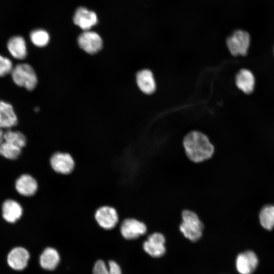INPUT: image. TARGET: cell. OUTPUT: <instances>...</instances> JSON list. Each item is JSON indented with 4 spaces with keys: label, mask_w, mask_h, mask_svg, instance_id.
I'll list each match as a JSON object with an SVG mask.
<instances>
[{
    "label": "cell",
    "mask_w": 274,
    "mask_h": 274,
    "mask_svg": "<svg viewBox=\"0 0 274 274\" xmlns=\"http://www.w3.org/2000/svg\"><path fill=\"white\" fill-rule=\"evenodd\" d=\"M185 154L190 161L195 163L209 160L215 154V147L209 139L203 133L192 131L183 139Z\"/></svg>",
    "instance_id": "obj_1"
},
{
    "label": "cell",
    "mask_w": 274,
    "mask_h": 274,
    "mask_svg": "<svg viewBox=\"0 0 274 274\" xmlns=\"http://www.w3.org/2000/svg\"><path fill=\"white\" fill-rule=\"evenodd\" d=\"M179 230L186 239L193 243L200 239L203 234L204 224L195 211L185 209L181 213Z\"/></svg>",
    "instance_id": "obj_2"
},
{
    "label": "cell",
    "mask_w": 274,
    "mask_h": 274,
    "mask_svg": "<svg viewBox=\"0 0 274 274\" xmlns=\"http://www.w3.org/2000/svg\"><path fill=\"white\" fill-rule=\"evenodd\" d=\"M122 237L127 241L136 240L146 235L148 228L145 222L135 218H126L119 222Z\"/></svg>",
    "instance_id": "obj_3"
},
{
    "label": "cell",
    "mask_w": 274,
    "mask_h": 274,
    "mask_svg": "<svg viewBox=\"0 0 274 274\" xmlns=\"http://www.w3.org/2000/svg\"><path fill=\"white\" fill-rule=\"evenodd\" d=\"M11 74L14 83L28 90L34 89L37 84L38 80L36 73L28 64L21 63L16 65L13 68Z\"/></svg>",
    "instance_id": "obj_4"
},
{
    "label": "cell",
    "mask_w": 274,
    "mask_h": 274,
    "mask_svg": "<svg viewBox=\"0 0 274 274\" xmlns=\"http://www.w3.org/2000/svg\"><path fill=\"white\" fill-rule=\"evenodd\" d=\"M166 239L165 235L159 231H154L146 234L142 245L143 249L151 257H161L166 252Z\"/></svg>",
    "instance_id": "obj_5"
},
{
    "label": "cell",
    "mask_w": 274,
    "mask_h": 274,
    "mask_svg": "<svg viewBox=\"0 0 274 274\" xmlns=\"http://www.w3.org/2000/svg\"><path fill=\"white\" fill-rule=\"evenodd\" d=\"M249 33L244 30L234 31L227 39V46L230 53L233 56H245L250 45Z\"/></svg>",
    "instance_id": "obj_6"
},
{
    "label": "cell",
    "mask_w": 274,
    "mask_h": 274,
    "mask_svg": "<svg viewBox=\"0 0 274 274\" xmlns=\"http://www.w3.org/2000/svg\"><path fill=\"white\" fill-rule=\"evenodd\" d=\"M49 164L52 169L62 175L71 174L75 167V161L69 153L56 151L49 158Z\"/></svg>",
    "instance_id": "obj_7"
},
{
    "label": "cell",
    "mask_w": 274,
    "mask_h": 274,
    "mask_svg": "<svg viewBox=\"0 0 274 274\" xmlns=\"http://www.w3.org/2000/svg\"><path fill=\"white\" fill-rule=\"evenodd\" d=\"M94 218L98 226L106 230L114 229L119 223L117 210L109 205L98 207L94 212Z\"/></svg>",
    "instance_id": "obj_8"
},
{
    "label": "cell",
    "mask_w": 274,
    "mask_h": 274,
    "mask_svg": "<svg viewBox=\"0 0 274 274\" xmlns=\"http://www.w3.org/2000/svg\"><path fill=\"white\" fill-rule=\"evenodd\" d=\"M235 264L240 274H251L258 265V259L254 252L248 250L237 255Z\"/></svg>",
    "instance_id": "obj_9"
},
{
    "label": "cell",
    "mask_w": 274,
    "mask_h": 274,
    "mask_svg": "<svg viewBox=\"0 0 274 274\" xmlns=\"http://www.w3.org/2000/svg\"><path fill=\"white\" fill-rule=\"evenodd\" d=\"M81 49L89 54L98 52L101 48L102 41L98 33L93 31H85L81 33L78 39Z\"/></svg>",
    "instance_id": "obj_10"
},
{
    "label": "cell",
    "mask_w": 274,
    "mask_h": 274,
    "mask_svg": "<svg viewBox=\"0 0 274 274\" xmlns=\"http://www.w3.org/2000/svg\"><path fill=\"white\" fill-rule=\"evenodd\" d=\"M29 258V254L25 248L16 247L8 254L7 262L11 268L20 270L26 267Z\"/></svg>",
    "instance_id": "obj_11"
},
{
    "label": "cell",
    "mask_w": 274,
    "mask_h": 274,
    "mask_svg": "<svg viewBox=\"0 0 274 274\" xmlns=\"http://www.w3.org/2000/svg\"><path fill=\"white\" fill-rule=\"evenodd\" d=\"M74 22L82 29L88 30L97 23V17L95 12L80 7L76 11Z\"/></svg>",
    "instance_id": "obj_12"
},
{
    "label": "cell",
    "mask_w": 274,
    "mask_h": 274,
    "mask_svg": "<svg viewBox=\"0 0 274 274\" xmlns=\"http://www.w3.org/2000/svg\"><path fill=\"white\" fill-rule=\"evenodd\" d=\"M235 84L237 88L246 94L251 93L255 84V77L253 73L249 70H241L235 77Z\"/></svg>",
    "instance_id": "obj_13"
},
{
    "label": "cell",
    "mask_w": 274,
    "mask_h": 274,
    "mask_svg": "<svg viewBox=\"0 0 274 274\" xmlns=\"http://www.w3.org/2000/svg\"><path fill=\"white\" fill-rule=\"evenodd\" d=\"M15 188L19 194L24 196H31L37 192L38 184L37 181L32 177L24 174L17 179Z\"/></svg>",
    "instance_id": "obj_14"
},
{
    "label": "cell",
    "mask_w": 274,
    "mask_h": 274,
    "mask_svg": "<svg viewBox=\"0 0 274 274\" xmlns=\"http://www.w3.org/2000/svg\"><path fill=\"white\" fill-rule=\"evenodd\" d=\"M17 123V118L12 106L4 101H0V128H10Z\"/></svg>",
    "instance_id": "obj_15"
},
{
    "label": "cell",
    "mask_w": 274,
    "mask_h": 274,
    "mask_svg": "<svg viewBox=\"0 0 274 274\" xmlns=\"http://www.w3.org/2000/svg\"><path fill=\"white\" fill-rule=\"evenodd\" d=\"M60 255L58 251L51 247L45 248L40 257L41 267L49 270L54 269L59 263Z\"/></svg>",
    "instance_id": "obj_16"
},
{
    "label": "cell",
    "mask_w": 274,
    "mask_h": 274,
    "mask_svg": "<svg viewBox=\"0 0 274 274\" xmlns=\"http://www.w3.org/2000/svg\"><path fill=\"white\" fill-rule=\"evenodd\" d=\"M22 214V209L17 201L8 199L2 206V216L8 222L14 223L18 220Z\"/></svg>",
    "instance_id": "obj_17"
},
{
    "label": "cell",
    "mask_w": 274,
    "mask_h": 274,
    "mask_svg": "<svg viewBox=\"0 0 274 274\" xmlns=\"http://www.w3.org/2000/svg\"><path fill=\"white\" fill-rule=\"evenodd\" d=\"M136 82L140 90L146 94L153 93L155 90V80L149 70H143L137 73Z\"/></svg>",
    "instance_id": "obj_18"
},
{
    "label": "cell",
    "mask_w": 274,
    "mask_h": 274,
    "mask_svg": "<svg viewBox=\"0 0 274 274\" xmlns=\"http://www.w3.org/2000/svg\"><path fill=\"white\" fill-rule=\"evenodd\" d=\"M8 49L11 55L15 58L23 59L27 55L25 41L20 36L11 38L7 44Z\"/></svg>",
    "instance_id": "obj_19"
},
{
    "label": "cell",
    "mask_w": 274,
    "mask_h": 274,
    "mask_svg": "<svg viewBox=\"0 0 274 274\" xmlns=\"http://www.w3.org/2000/svg\"><path fill=\"white\" fill-rule=\"evenodd\" d=\"M259 221L262 226L270 230L274 227V206H264L259 213Z\"/></svg>",
    "instance_id": "obj_20"
},
{
    "label": "cell",
    "mask_w": 274,
    "mask_h": 274,
    "mask_svg": "<svg viewBox=\"0 0 274 274\" xmlns=\"http://www.w3.org/2000/svg\"><path fill=\"white\" fill-rule=\"evenodd\" d=\"M4 141L21 149L25 146L26 143V138L22 133L10 129H8L4 132Z\"/></svg>",
    "instance_id": "obj_21"
},
{
    "label": "cell",
    "mask_w": 274,
    "mask_h": 274,
    "mask_svg": "<svg viewBox=\"0 0 274 274\" xmlns=\"http://www.w3.org/2000/svg\"><path fill=\"white\" fill-rule=\"evenodd\" d=\"M21 148L4 141L0 146V154L9 159H15L20 154Z\"/></svg>",
    "instance_id": "obj_22"
},
{
    "label": "cell",
    "mask_w": 274,
    "mask_h": 274,
    "mask_svg": "<svg viewBox=\"0 0 274 274\" xmlns=\"http://www.w3.org/2000/svg\"><path fill=\"white\" fill-rule=\"evenodd\" d=\"M30 38L35 46L40 47L47 45L49 41L48 33L43 29H36L32 31L30 35Z\"/></svg>",
    "instance_id": "obj_23"
},
{
    "label": "cell",
    "mask_w": 274,
    "mask_h": 274,
    "mask_svg": "<svg viewBox=\"0 0 274 274\" xmlns=\"http://www.w3.org/2000/svg\"><path fill=\"white\" fill-rule=\"evenodd\" d=\"M13 64L8 58L0 55V77H4L11 73Z\"/></svg>",
    "instance_id": "obj_24"
},
{
    "label": "cell",
    "mask_w": 274,
    "mask_h": 274,
    "mask_svg": "<svg viewBox=\"0 0 274 274\" xmlns=\"http://www.w3.org/2000/svg\"><path fill=\"white\" fill-rule=\"evenodd\" d=\"M93 274H110L108 267L101 260L97 261L93 268Z\"/></svg>",
    "instance_id": "obj_25"
},
{
    "label": "cell",
    "mask_w": 274,
    "mask_h": 274,
    "mask_svg": "<svg viewBox=\"0 0 274 274\" xmlns=\"http://www.w3.org/2000/svg\"><path fill=\"white\" fill-rule=\"evenodd\" d=\"M108 267L110 274H122L120 266L114 261H109Z\"/></svg>",
    "instance_id": "obj_26"
},
{
    "label": "cell",
    "mask_w": 274,
    "mask_h": 274,
    "mask_svg": "<svg viewBox=\"0 0 274 274\" xmlns=\"http://www.w3.org/2000/svg\"><path fill=\"white\" fill-rule=\"evenodd\" d=\"M4 132L3 130V129L0 128V146L2 143L4 142Z\"/></svg>",
    "instance_id": "obj_27"
},
{
    "label": "cell",
    "mask_w": 274,
    "mask_h": 274,
    "mask_svg": "<svg viewBox=\"0 0 274 274\" xmlns=\"http://www.w3.org/2000/svg\"><path fill=\"white\" fill-rule=\"evenodd\" d=\"M39 108H38V107H37V108H36L35 109V111L36 112H38V111H39Z\"/></svg>",
    "instance_id": "obj_28"
},
{
    "label": "cell",
    "mask_w": 274,
    "mask_h": 274,
    "mask_svg": "<svg viewBox=\"0 0 274 274\" xmlns=\"http://www.w3.org/2000/svg\"><path fill=\"white\" fill-rule=\"evenodd\" d=\"M273 51H274V49H273Z\"/></svg>",
    "instance_id": "obj_29"
}]
</instances>
